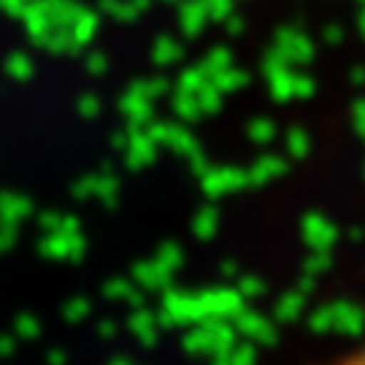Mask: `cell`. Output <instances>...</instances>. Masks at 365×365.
I'll list each match as a JSON object with an SVG mask.
<instances>
[{
  "mask_svg": "<svg viewBox=\"0 0 365 365\" xmlns=\"http://www.w3.org/2000/svg\"><path fill=\"white\" fill-rule=\"evenodd\" d=\"M330 365H365V341L360 346H354L352 352L341 354L339 360H333Z\"/></svg>",
  "mask_w": 365,
  "mask_h": 365,
  "instance_id": "1",
  "label": "cell"
}]
</instances>
